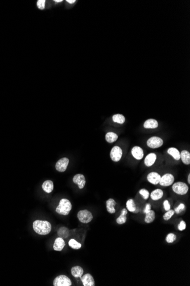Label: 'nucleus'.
Segmentation results:
<instances>
[{
	"label": "nucleus",
	"instance_id": "5",
	"mask_svg": "<svg viewBox=\"0 0 190 286\" xmlns=\"http://www.w3.org/2000/svg\"><path fill=\"white\" fill-rule=\"evenodd\" d=\"M78 218L80 222L83 223H88L93 219V215L91 212L87 210H80L78 213Z\"/></svg>",
	"mask_w": 190,
	"mask_h": 286
},
{
	"label": "nucleus",
	"instance_id": "2",
	"mask_svg": "<svg viewBox=\"0 0 190 286\" xmlns=\"http://www.w3.org/2000/svg\"><path fill=\"white\" fill-rule=\"evenodd\" d=\"M72 209V205L70 201L66 198L60 200L59 205L57 206L55 211L60 215H68Z\"/></svg>",
	"mask_w": 190,
	"mask_h": 286
},
{
	"label": "nucleus",
	"instance_id": "35",
	"mask_svg": "<svg viewBox=\"0 0 190 286\" xmlns=\"http://www.w3.org/2000/svg\"><path fill=\"white\" fill-rule=\"evenodd\" d=\"M45 0H38L37 1V6L40 9H43L45 7Z\"/></svg>",
	"mask_w": 190,
	"mask_h": 286
},
{
	"label": "nucleus",
	"instance_id": "36",
	"mask_svg": "<svg viewBox=\"0 0 190 286\" xmlns=\"http://www.w3.org/2000/svg\"><path fill=\"white\" fill-rule=\"evenodd\" d=\"M164 210H165L166 211H168V210H170L171 205L170 203H169V200H165L164 201Z\"/></svg>",
	"mask_w": 190,
	"mask_h": 286
},
{
	"label": "nucleus",
	"instance_id": "32",
	"mask_svg": "<svg viewBox=\"0 0 190 286\" xmlns=\"http://www.w3.org/2000/svg\"><path fill=\"white\" fill-rule=\"evenodd\" d=\"M139 193L143 197L144 199L145 200H147L150 196V193L149 192V191L145 188L141 189Z\"/></svg>",
	"mask_w": 190,
	"mask_h": 286
},
{
	"label": "nucleus",
	"instance_id": "31",
	"mask_svg": "<svg viewBox=\"0 0 190 286\" xmlns=\"http://www.w3.org/2000/svg\"><path fill=\"white\" fill-rule=\"evenodd\" d=\"M174 214H175L174 210L170 209V210L167 211V212L164 214V216H163V218L164 220L167 221V220L170 219L171 218H172V217L174 215Z\"/></svg>",
	"mask_w": 190,
	"mask_h": 286
},
{
	"label": "nucleus",
	"instance_id": "13",
	"mask_svg": "<svg viewBox=\"0 0 190 286\" xmlns=\"http://www.w3.org/2000/svg\"><path fill=\"white\" fill-rule=\"evenodd\" d=\"M131 154L135 159L137 160H141L142 159L144 155V153L142 149L139 146H134L132 148Z\"/></svg>",
	"mask_w": 190,
	"mask_h": 286
},
{
	"label": "nucleus",
	"instance_id": "38",
	"mask_svg": "<svg viewBox=\"0 0 190 286\" xmlns=\"http://www.w3.org/2000/svg\"><path fill=\"white\" fill-rule=\"evenodd\" d=\"M76 1L75 0H67V2H68L69 4H73Z\"/></svg>",
	"mask_w": 190,
	"mask_h": 286
},
{
	"label": "nucleus",
	"instance_id": "23",
	"mask_svg": "<svg viewBox=\"0 0 190 286\" xmlns=\"http://www.w3.org/2000/svg\"><path fill=\"white\" fill-rule=\"evenodd\" d=\"M146 215L145 217V222L146 223H152L156 218V214L153 210H150V211L145 213Z\"/></svg>",
	"mask_w": 190,
	"mask_h": 286
},
{
	"label": "nucleus",
	"instance_id": "24",
	"mask_svg": "<svg viewBox=\"0 0 190 286\" xmlns=\"http://www.w3.org/2000/svg\"><path fill=\"white\" fill-rule=\"evenodd\" d=\"M167 153L171 155L174 158V159L176 160H179L180 159V152L179 151V150L177 149V148H175V147L169 148L167 150Z\"/></svg>",
	"mask_w": 190,
	"mask_h": 286
},
{
	"label": "nucleus",
	"instance_id": "28",
	"mask_svg": "<svg viewBox=\"0 0 190 286\" xmlns=\"http://www.w3.org/2000/svg\"><path fill=\"white\" fill-rule=\"evenodd\" d=\"M112 119L114 122L118 123L119 124H123L125 121V118L123 115L117 114L113 116Z\"/></svg>",
	"mask_w": 190,
	"mask_h": 286
},
{
	"label": "nucleus",
	"instance_id": "25",
	"mask_svg": "<svg viewBox=\"0 0 190 286\" xmlns=\"http://www.w3.org/2000/svg\"><path fill=\"white\" fill-rule=\"evenodd\" d=\"M126 208L128 211L131 213H136L137 211V206L134 201V200L130 199L126 202Z\"/></svg>",
	"mask_w": 190,
	"mask_h": 286
},
{
	"label": "nucleus",
	"instance_id": "40",
	"mask_svg": "<svg viewBox=\"0 0 190 286\" xmlns=\"http://www.w3.org/2000/svg\"><path fill=\"white\" fill-rule=\"evenodd\" d=\"M62 1H63L62 0H55V2H62Z\"/></svg>",
	"mask_w": 190,
	"mask_h": 286
},
{
	"label": "nucleus",
	"instance_id": "30",
	"mask_svg": "<svg viewBox=\"0 0 190 286\" xmlns=\"http://www.w3.org/2000/svg\"><path fill=\"white\" fill-rule=\"evenodd\" d=\"M176 240H177V236L174 233H170L167 234L166 238V241L168 243H172L174 242Z\"/></svg>",
	"mask_w": 190,
	"mask_h": 286
},
{
	"label": "nucleus",
	"instance_id": "21",
	"mask_svg": "<svg viewBox=\"0 0 190 286\" xmlns=\"http://www.w3.org/2000/svg\"><path fill=\"white\" fill-rule=\"evenodd\" d=\"M180 159L184 164L189 165L190 164V153L187 150H183L180 153Z\"/></svg>",
	"mask_w": 190,
	"mask_h": 286
},
{
	"label": "nucleus",
	"instance_id": "11",
	"mask_svg": "<svg viewBox=\"0 0 190 286\" xmlns=\"http://www.w3.org/2000/svg\"><path fill=\"white\" fill-rule=\"evenodd\" d=\"M84 286H95V282L94 278L90 273H86L80 278Z\"/></svg>",
	"mask_w": 190,
	"mask_h": 286
},
{
	"label": "nucleus",
	"instance_id": "26",
	"mask_svg": "<svg viewBox=\"0 0 190 286\" xmlns=\"http://www.w3.org/2000/svg\"><path fill=\"white\" fill-rule=\"evenodd\" d=\"M118 139V135L113 132H108L105 135V140L109 143H112L116 142Z\"/></svg>",
	"mask_w": 190,
	"mask_h": 286
},
{
	"label": "nucleus",
	"instance_id": "27",
	"mask_svg": "<svg viewBox=\"0 0 190 286\" xmlns=\"http://www.w3.org/2000/svg\"><path fill=\"white\" fill-rule=\"evenodd\" d=\"M58 235L60 238L66 239L68 238L69 235V230L65 227H62L58 231Z\"/></svg>",
	"mask_w": 190,
	"mask_h": 286
},
{
	"label": "nucleus",
	"instance_id": "4",
	"mask_svg": "<svg viewBox=\"0 0 190 286\" xmlns=\"http://www.w3.org/2000/svg\"><path fill=\"white\" fill-rule=\"evenodd\" d=\"M54 286H71L72 282L71 279L66 275H61L56 276L53 282Z\"/></svg>",
	"mask_w": 190,
	"mask_h": 286
},
{
	"label": "nucleus",
	"instance_id": "12",
	"mask_svg": "<svg viewBox=\"0 0 190 286\" xmlns=\"http://www.w3.org/2000/svg\"><path fill=\"white\" fill-rule=\"evenodd\" d=\"M161 176L156 172H151L147 176V180L149 183L154 185H157L161 180Z\"/></svg>",
	"mask_w": 190,
	"mask_h": 286
},
{
	"label": "nucleus",
	"instance_id": "16",
	"mask_svg": "<svg viewBox=\"0 0 190 286\" xmlns=\"http://www.w3.org/2000/svg\"><path fill=\"white\" fill-rule=\"evenodd\" d=\"M106 210L108 213L110 214L115 213L116 212L115 206L116 205V202L115 201V200L112 198H109V200H106Z\"/></svg>",
	"mask_w": 190,
	"mask_h": 286
},
{
	"label": "nucleus",
	"instance_id": "8",
	"mask_svg": "<svg viewBox=\"0 0 190 286\" xmlns=\"http://www.w3.org/2000/svg\"><path fill=\"white\" fill-rule=\"evenodd\" d=\"M123 150L122 149L117 146H114L112 149L110 157L111 160L115 162H119L123 156Z\"/></svg>",
	"mask_w": 190,
	"mask_h": 286
},
{
	"label": "nucleus",
	"instance_id": "7",
	"mask_svg": "<svg viewBox=\"0 0 190 286\" xmlns=\"http://www.w3.org/2000/svg\"><path fill=\"white\" fill-rule=\"evenodd\" d=\"M174 177L171 174H166L161 177L159 181V185L162 186L167 187L172 185L174 182Z\"/></svg>",
	"mask_w": 190,
	"mask_h": 286
},
{
	"label": "nucleus",
	"instance_id": "1",
	"mask_svg": "<svg viewBox=\"0 0 190 286\" xmlns=\"http://www.w3.org/2000/svg\"><path fill=\"white\" fill-rule=\"evenodd\" d=\"M33 227L34 231L39 235H46L51 231V225L47 220H36L33 222Z\"/></svg>",
	"mask_w": 190,
	"mask_h": 286
},
{
	"label": "nucleus",
	"instance_id": "9",
	"mask_svg": "<svg viewBox=\"0 0 190 286\" xmlns=\"http://www.w3.org/2000/svg\"><path fill=\"white\" fill-rule=\"evenodd\" d=\"M69 164V160L67 158H62L59 160L55 165V168L59 172H65Z\"/></svg>",
	"mask_w": 190,
	"mask_h": 286
},
{
	"label": "nucleus",
	"instance_id": "20",
	"mask_svg": "<svg viewBox=\"0 0 190 286\" xmlns=\"http://www.w3.org/2000/svg\"><path fill=\"white\" fill-rule=\"evenodd\" d=\"M164 196V191L161 189L157 188L153 191L150 194L151 200H158L161 199Z\"/></svg>",
	"mask_w": 190,
	"mask_h": 286
},
{
	"label": "nucleus",
	"instance_id": "18",
	"mask_svg": "<svg viewBox=\"0 0 190 286\" xmlns=\"http://www.w3.org/2000/svg\"><path fill=\"white\" fill-rule=\"evenodd\" d=\"M128 214V210L126 208H123L121 211L120 217L116 219V222L118 225H123L126 222L127 217L126 215Z\"/></svg>",
	"mask_w": 190,
	"mask_h": 286
},
{
	"label": "nucleus",
	"instance_id": "37",
	"mask_svg": "<svg viewBox=\"0 0 190 286\" xmlns=\"http://www.w3.org/2000/svg\"><path fill=\"white\" fill-rule=\"evenodd\" d=\"M151 206L150 204L149 203H147L146 204V206L145 207L144 210V213L145 214L146 213H147V211H150L151 210Z\"/></svg>",
	"mask_w": 190,
	"mask_h": 286
},
{
	"label": "nucleus",
	"instance_id": "6",
	"mask_svg": "<svg viewBox=\"0 0 190 286\" xmlns=\"http://www.w3.org/2000/svg\"><path fill=\"white\" fill-rule=\"evenodd\" d=\"M163 144V140L158 137H152L147 140V146L151 149H157L162 146Z\"/></svg>",
	"mask_w": 190,
	"mask_h": 286
},
{
	"label": "nucleus",
	"instance_id": "34",
	"mask_svg": "<svg viewBox=\"0 0 190 286\" xmlns=\"http://www.w3.org/2000/svg\"><path fill=\"white\" fill-rule=\"evenodd\" d=\"M178 229L179 231H182L184 230L186 228V222L184 221V220H181L180 222L179 223V224L178 225Z\"/></svg>",
	"mask_w": 190,
	"mask_h": 286
},
{
	"label": "nucleus",
	"instance_id": "29",
	"mask_svg": "<svg viewBox=\"0 0 190 286\" xmlns=\"http://www.w3.org/2000/svg\"><path fill=\"white\" fill-rule=\"evenodd\" d=\"M68 245L75 250H79L81 247V245L74 239H71L68 242Z\"/></svg>",
	"mask_w": 190,
	"mask_h": 286
},
{
	"label": "nucleus",
	"instance_id": "3",
	"mask_svg": "<svg viewBox=\"0 0 190 286\" xmlns=\"http://www.w3.org/2000/svg\"><path fill=\"white\" fill-rule=\"evenodd\" d=\"M172 190L178 195H186L189 191V186L184 182H178L173 184Z\"/></svg>",
	"mask_w": 190,
	"mask_h": 286
},
{
	"label": "nucleus",
	"instance_id": "14",
	"mask_svg": "<svg viewBox=\"0 0 190 286\" xmlns=\"http://www.w3.org/2000/svg\"><path fill=\"white\" fill-rule=\"evenodd\" d=\"M65 246H66V243H65V241L64 240V239L59 237L55 240L53 248L55 251H61L64 248Z\"/></svg>",
	"mask_w": 190,
	"mask_h": 286
},
{
	"label": "nucleus",
	"instance_id": "22",
	"mask_svg": "<svg viewBox=\"0 0 190 286\" xmlns=\"http://www.w3.org/2000/svg\"><path fill=\"white\" fill-rule=\"evenodd\" d=\"M158 126V123L156 120L149 119L146 120L144 124L145 129H156Z\"/></svg>",
	"mask_w": 190,
	"mask_h": 286
},
{
	"label": "nucleus",
	"instance_id": "17",
	"mask_svg": "<svg viewBox=\"0 0 190 286\" xmlns=\"http://www.w3.org/2000/svg\"><path fill=\"white\" fill-rule=\"evenodd\" d=\"M71 272L72 276L75 277V278H80L83 275L84 270L81 267L77 266L73 267L71 268Z\"/></svg>",
	"mask_w": 190,
	"mask_h": 286
},
{
	"label": "nucleus",
	"instance_id": "33",
	"mask_svg": "<svg viewBox=\"0 0 190 286\" xmlns=\"http://www.w3.org/2000/svg\"><path fill=\"white\" fill-rule=\"evenodd\" d=\"M184 208H185V205L183 203H180L179 205V206L175 208L174 211L177 214H179L181 211H182L183 210H184Z\"/></svg>",
	"mask_w": 190,
	"mask_h": 286
},
{
	"label": "nucleus",
	"instance_id": "10",
	"mask_svg": "<svg viewBox=\"0 0 190 286\" xmlns=\"http://www.w3.org/2000/svg\"><path fill=\"white\" fill-rule=\"evenodd\" d=\"M72 180L74 183L78 186L80 189H82L85 186L86 180L83 174H78L75 175L73 177Z\"/></svg>",
	"mask_w": 190,
	"mask_h": 286
},
{
	"label": "nucleus",
	"instance_id": "15",
	"mask_svg": "<svg viewBox=\"0 0 190 286\" xmlns=\"http://www.w3.org/2000/svg\"><path fill=\"white\" fill-rule=\"evenodd\" d=\"M156 160L157 155L155 153H150L146 157L144 160L145 165L146 166H151L154 164Z\"/></svg>",
	"mask_w": 190,
	"mask_h": 286
},
{
	"label": "nucleus",
	"instance_id": "39",
	"mask_svg": "<svg viewBox=\"0 0 190 286\" xmlns=\"http://www.w3.org/2000/svg\"><path fill=\"white\" fill-rule=\"evenodd\" d=\"M187 180H188V183L189 184H190V174H189V175H188V178H187Z\"/></svg>",
	"mask_w": 190,
	"mask_h": 286
},
{
	"label": "nucleus",
	"instance_id": "19",
	"mask_svg": "<svg viewBox=\"0 0 190 286\" xmlns=\"http://www.w3.org/2000/svg\"><path fill=\"white\" fill-rule=\"evenodd\" d=\"M42 189L47 193H51L54 189V183L53 181L47 180L43 182L42 185Z\"/></svg>",
	"mask_w": 190,
	"mask_h": 286
}]
</instances>
